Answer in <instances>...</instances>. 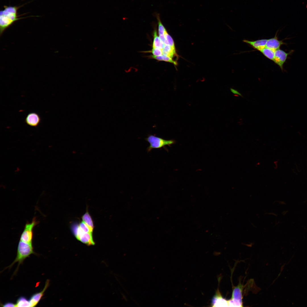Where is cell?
Segmentation results:
<instances>
[{"instance_id": "ba28073f", "label": "cell", "mask_w": 307, "mask_h": 307, "mask_svg": "<svg viewBox=\"0 0 307 307\" xmlns=\"http://www.w3.org/2000/svg\"><path fill=\"white\" fill-rule=\"evenodd\" d=\"M211 305L213 307L229 306L228 300L223 297L219 289L211 299Z\"/></svg>"}, {"instance_id": "52a82bcc", "label": "cell", "mask_w": 307, "mask_h": 307, "mask_svg": "<svg viewBox=\"0 0 307 307\" xmlns=\"http://www.w3.org/2000/svg\"><path fill=\"white\" fill-rule=\"evenodd\" d=\"M293 51L291 50L287 53L280 49L275 51L273 62L280 68L282 71L283 69V65L286 62L288 56L291 55Z\"/></svg>"}, {"instance_id": "4fadbf2b", "label": "cell", "mask_w": 307, "mask_h": 307, "mask_svg": "<svg viewBox=\"0 0 307 307\" xmlns=\"http://www.w3.org/2000/svg\"><path fill=\"white\" fill-rule=\"evenodd\" d=\"M154 39L152 44V48H157L162 49L165 45L161 40L157 34L156 30H154L153 32Z\"/></svg>"}, {"instance_id": "ffe728a7", "label": "cell", "mask_w": 307, "mask_h": 307, "mask_svg": "<svg viewBox=\"0 0 307 307\" xmlns=\"http://www.w3.org/2000/svg\"><path fill=\"white\" fill-rule=\"evenodd\" d=\"M157 18L158 21V30L159 34H164L166 30L165 28L162 24L159 15L157 16Z\"/></svg>"}, {"instance_id": "484cf974", "label": "cell", "mask_w": 307, "mask_h": 307, "mask_svg": "<svg viewBox=\"0 0 307 307\" xmlns=\"http://www.w3.org/2000/svg\"><path fill=\"white\" fill-rule=\"evenodd\" d=\"M274 214L273 213H269V214L274 215V214Z\"/></svg>"}, {"instance_id": "7c38bea8", "label": "cell", "mask_w": 307, "mask_h": 307, "mask_svg": "<svg viewBox=\"0 0 307 307\" xmlns=\"http://www.w3.org/2000/svg\"><path fill=\"white\" fill-rule=\"evenodd\" d=\"M267 39H263L255 41L244 40L243 41L252 46L254 49L260 51L265 47Z\"/></svg>"}, {"instance_id": "2e32d148", "label": "cell", "mask_w": 307, "mask_h": 307, "mask_svg": "<svg viewBox=\"0 0 307 307\" xmlns=\"http://www.w3.org/2000/svg\"><path fill=\"white\" fill-rule=\"evenodd\" d=\"M15 306L18 307H30V304L29 300L24 296H21L17 300Z\"/></svg>"}, {"instance_id": "cb8c5ba5", "label": "cell", "mask_w": 307, "mask_h": 307, "mask_svg": "<svg viewBox=\"0 0 307 307\" xmlns=\"http://www.w3.org/2000/svg\"><path fill=\"white\" fill-rule=\"evenodd\" d=\"M231 92L235 95H238L240 96H242V94L237 90L233 88L230 89Z\"/></svg>"}, {"instance_id": "30bf717a", "label": "cell", "mask_w": 307, "mask_h": 307, "mask_svg": "<svg viewBox=\"0 0 307 307\" xmlns=\"http://www.w3.org/2000/svg\"><path fill=\"white\" fill-rule=\"evenodd\" d=\"M49 281L47 280L46 281L45 286L43 290L40 292L34 294L32 296L29 300L30 304V307H35L38 304L43 296L45 291L48 287L49 284Z\"/></svg>"}, {"instance_id": "7402d4cb", "label": "cell", "mask_w": 307, "mask_h": 307, "mask_svg": "<svg viewBox=\"0 0 307 307\" xmlns=\"http://www.w3.org/2000/svg\"><path fill=\"white\" fill-rule=\"evenodd\" d=\"M154 55L156 56L163 55L162 50L157 48H154L150 51Z\"/></svg>"}, {"instance_id": "6da1fadb", "label": "cell", "mask_w": 307, "mask_h": 307, "mask_svg": "<svg viewBox=\"0 0 307 307\" xmlns=\"http://www.w3.org/2000/svg\"><path fill=\"white\" fill-rule=\"evenodd\" d=\"M22 5L19 6H3L4 9L0 13V35L3 34L4 32L12 25L15 22L19 20L30 17V16L19 17L20 15H18V11Z\"/></svg>"}, {"instance_id": "44dd1931", "label": "cell", "mask_w": 307, "mask_h": 307, "mask_svg": "<svg viewBox=\"0 0 307 307\" xmlns=\"http://www.w3.org/2000/svg\"><path fill=\"white\" fill-rule=\"evenodd\" d=\"M164 34L167 40L169 45L173 48L175 49L174 43L172 38L168 33L166 30Z\"/></svg>"}, {"instance_id": "8992f818", "label": "cell", "mask_w": 307, "mask_h": 307, "mask_svg": "<svg viewBox=\"0 0 307 307\" xmlns=\"http://www.w3.org/2000/svg\"><path fill=\"white\" fill-rule=\"evenodd\" d=\"M38 223V222L35 217L33 218L31 222L26 223L21 235L20 240L27 243L32 244L33 229Z\"/></svg>"}, {"instance_id": "d4e9b609", "label": "cell", "mask_w": 307, "mask_h": 307, "mask_svg": "<svg viewBox=\"0 0 307 307\" xmlns=\"http://www.w3.org/2000/svg\"><path fill=\"white\" fill-rule=\"evenodd\" d=\"M2 306L3 307H16L15 304L11 302H7L3 304Z\"/></svg>"}, {"instance_id": "5b68a950", "label": "cell", "mask_w": 307, "mask_h": 307, "mask_svg": "<svg viewBox=\"0 0 307 307\" xmlns=\"http://www.w3.org/2000/svg\"><path fill=\"white\" fill-rule=\"evenodd\" d=\"M72 229L74 234L78 240L88 245H94L95 244L92 233L84 232L80 229L79 225L76 224L72 225Z\"/></svg>"}, {"instance_id": "d6986e66", "label": "cell", "mask_w": 307, "mask_h": 307, "mask_svg": "<svg viewBox=\"0 0 307 307\" xmlns=\"http://www.w3.org/2000/svg\"><path fill=\"white\" fill-rule=\"evenodd\" d=\"M79 225L80 229L84 232L86 233H92L93 229L88 226L83 221L81 222Z\"/></svg>"}, {"instance_id": "e0dca14e", "label": "cell", "mask_w": 307, "mask_h": 307, "mask_svg": "<svg viewBox=\"0 0 307 307\" xmlns=\"http://www.w3.org/2000/svg\"><path fill=\"white\" fill-rule=\"evenodd\" d=\"M150 57L151 58L154 59L158 61H163L171 63H173L175 65L177 64L176 61L173 60L172 58L163 55L159 56L152 55L150 56Z\"/></svg>"}, {"instance_id": "9a60e30c", "label": "cell", "mask_w": 307, "mask_h": 307, "mask_svg": "<svg viewBox=\"0 0 307 307\" xmlns=\"http://www.w3.org/2000/svg\"><path fill=\"white\" fill-rule=\"evenodd\" d=\"M275 51L274 50L265 47L260 51L267 58L273 61Z\"/></svg>"}, {"instance_id": "277c9868", "label": "cell", "mask_w": 307, "mask_h": 307, "mask_svg": "<svg viewBox=\"0 0 307 307\" xmlns=\"http://www.w3.org/2000/svg\"><path fill=\"white\" fill-rule=\"evenodd\" d=\"M146 140L150 144L147 149L148 152L152 149L160 148L166 145H171L174 143V141L173 140H165L153 135L148 136Z\"/></svg>"}, {"instance_id": "603a6c76", "label": "cell", "mask_w": 307, "mask_h": 307, "mask_svg": "<svg viewBox=\"0 0 307 307\" xmlns=\"http://www.w3.org/2000/svg\"><path fill=\"white\" fill-rule=\"evenodd\" d=\"M159 37L161 40L165 45H169L167 40L164 34H159Z\"/></svg>"}, {"instance_id": "3957f363", "label": "cell", "mask_w": 307, "mask_h": 307, "mask_svg": "<svg viewBox=\"0 0 307 307\" xmlns=\"http://www.w3.org/2000/svg\"><path fill=\"white\" fill-rule=\"evenodd\" d=\"M244 287L240 282L236 287H234L231 298L228 300L229 306L242 307V295Z\"/></svg>"}, {"instance_id": "9c48e42d", "label": "cell", "mask_w": 307, "mask_h": 307, "mask_svg": "<svg viewBox=\"0 0 307 307\" xmlns=\"http://www.w3.org/2000/svg\"><path fill=\"white\" fill-rule=\"evenodd\" d=\"M41 118L37 113L31 112L28 114L25 119V122L28 125L36 127L40 123Z\"/></svg>"}, {"instance_id": "5bb4252c", "label": "cell", "mask_w": 307, "mask_h": 307, "mask_svg": "<svg viewBox=\"0 0 307 307\" xmlns=\"http://www.w3.org/2000/svg\"><path fill=\"white\" fill-rule=\"evenodd\" d=\"M163 54L167 56L172 58L174 55H177L175 49H174L169 45H165L162 49Z\"/></svg>"}, {"instance_id": "ac0fdd59", "label": "cell", "mask_w": 307, "mask_h": 307, "mask_svg": "<svg viewBox=\"0 0 307 307\" xmlns=\"http://www.w3.org/2000/svg\"><path fill=\"white\" fill-rule=\"evenodd\" d=\"M82 219L88 226L93 230L94 225L92 219L88 212H86L82 217Z\"/></svg>"}, {"instance_id": "8fae6325", "label": "cell", "mask_w": 307, "mask_h": 307, "mask_svg": "<svg viewBox=\"0 0 307 307\" xmlns=\"http://www.w3.org/2000/svg\"><path fill=\"white\" fill-rule=\"evenodd\" d=\"M277 33L274 37L267 39L266 46L275 51L279 49L282 45H287V43L283 42V40H280L278 39Z\"/></svg>"}, {"instance_id": "7a4b0ae2", "label": "cell", "mask_w": 307, "mask_h": 307, "mask_svg": "<svg viewBox=\"0 0 307 307\" xmlns=\"http://www.w3.org/2000/svg\"><path fill=\"white\" fill-rule=\"evenodd\" d=\"M35 254L32 244H29L20 240L18 244L17 255L13 263L8 267L10 268L16 262H18V267L24 260L32 254Z\"/></svg>"}]
</instances>
